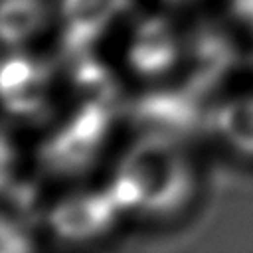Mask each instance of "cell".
Masks as SVG:
<instances>
[{"instance_id":"obj_1","label":"cell","mask_w":253,"mask_h":253,"mask_svg":"<svg viewBox=\"0 0 253 253\" xmlns=\"http://www.w3.org/2000/svg\"><path fill=\"white\" fill-rule=\"evenodd\" d=\"M121 172L136 178L142 188V206L152 211L178 208L190 192V176L182 156L160 134L138 140L125 156Z\"/></svg>"},{"instance_id":"obj_2","label":"cell","mask_w":253,"mask_h":253,"mask_svg":"<svg viewBox=\"0 0 253 253\" xmlns=\"http://www.w3.org/2000/svg\"><path fill=\"white\" fill-rule=\"evenodd\" d=\"M115 202L107 194L81 196L61 202L51 213L53 229L69 239H81L105 229L115 215Z\"/></svg>"},{"instance_id":"obj_3","label":"cell","mask_w":253,"mask_h":253,"mask_svg":"<svg viewBox=\"0 0 253 253\" xmlns=\"http://www.w3.org/2000/svg\"><path fill=\"white\" fill-rule=\"evenodd\" d=\"M126 4L128 0H63L65 47L71 53L83 51Z\"/></svg>"},{"instance_id":"obj_4","label":"cell","mask_w":253,"mask_h":253,"mask_svg":"<svg viewBox=\"0 0 253 253\" xmlns=\"http://www.w3.org/2000/svg\"><path fill=\"white\" fill-rule=\"evenodd\" d=\"M130 63L136 71L152 75L168 69L176 57L174 38L164 20H148L138 28L130 47Z\"/></svg>"},{"instance_id":"obj_5","label":"cell","mask_w":253,"mask_h":253,"mask_svg":"<svg viewBox=\"0 0 253 253\" xmlns=\"http://www.w3.org/2000/svg\"><path fill=\"white\" fill-rule=\"evenodd\" d=\"M136 117L160 128L188 130L198 119V107L190 93H152L136 103Z\"/></svg>"},{"instance_id":"obj_6","label":"cell","mask_w":253,"mask_h":253,"mask_svg":"<svg viewBox=\"0 0 253 253\" xmlns=\"http://www.w3.org/2000/svg\"><path fill=\"white\" fill-rule=\"evenodd\" d=\"M95 148H97L95 144L81 140L77 134L69 130V126H65L47 142L43 158L55 170L77 172L91 164L95 156Z\"/></svg>"},{"instance_id":"obj_7","label":"cell","mask_w":253,"mask_h":253,"mask_svg":"<svg viewBox=\"0 0 253 253\" xmlns=\"http://www.w3.org/2000/svg\"><path fill=\"white\" fill-rule=\"evenodd\" d=\"M43 22L40 0H4L0 12V32L6 43H20Z\"/></svg>"},{"instance_id":"obj_8","label":"cell","mask_w":253,"mask_h":253,"mask_svg":"<svg viewBox=\"0 0 253 253\" xmlns=\"http://www.w3.org/2000/svg\"><path fill=\"white\" fill-rule=\"evenodd\" d=\"M231 57V47L223 38L215 34H202L196 42V73L192 87H208L211 81H215V77H219L227 69Z\"/></svg>"},{"instance_id":"obj_9","label":"cell","mask_w":253,"mask_h":253,"mask_svg":"<svg viewBox=\"0 0 253 253\" xmlns=\"http://www.w3.org/2000/svg\"><path fill=\"white\" fill-rule=\"evenodd\" d=\"M221 132L241 150L253 152V99H237L219 111Z\"/></svg>"},{"instance_id":"obj_10","label":"cell","mask_w":253,"mask_h":253,"mask_svg":"<svg viewBox=\"0 0 253 253\" xmlns=\"http://www.w3.org/2000/svg\"><path fill=\"white\" fill-rule=\"evenodd\" d=\"M45 89H47V71L45 67L38 65L36 73L28 81L2 91V95L6 107L12 113H34L43 105Z\"/></svg>"},{"instance_id":"obj_11","label":"cell","mask_w":253,"mask_h":253,"mask_svg":"<svg viewBox=\"0 0 253 253\" xmlns=\"http://www.w3.org/2000/svg\"><path fill=\"white\" fill-rule=\"evenodd\" d=\"M107 125H109V115L107 111L97 105V103H87L77 115L75 119L67 125L69 130L73 134H77L81 140L85 142H91V144H99L101 136L105 134L107 130Z\"/></svg>"},{"instance_id":"obj_12","label":"cell","mask_w":253,"mask_h":253,"mask_svg":"<svg viewBox=\"0 0 253 253\" xmlns=\"http://www.w3.org/2000/svg\"><path fill=\"white\" fill-rule=\"evenodd\" d=\"M109 196L113 198L117 208H128V206H142V188L126 172H121L115 180L113 188L109 190Z\"/></svg>"},{"instance_id":"obj_13","label":"cell","mask_w":253,"mask_h":253,"mask_svg":"<svg viewBox=\"0 0 253 253\" xmlns=\"http://www.w3.org/2000/svg\"><path fill=\"white\" fill-rule=\"evenodd\" d=\"M36 69H38V65L30 63L24 57H10L2 69V91L22 85L36 73Z\"/></svg>"},{"instance_id":"obj_14","label":"cell","mask_w":253,"mask_h":253,"mask_svg":"<svg viewBox=\"0 0 253 253\" xmlns=\"http://www.w3.org/2000/svg\"><path fill=\"white\" fill-rule=\"evenodd\" d=\"M30 245L28 241L24 239L22 233L16 231V227H12L8 223V219H2V227H0V249L2 253H20V251H26Z\"/></svg>"},{"instance_id":"obj_15","label":"cell","mask_w":253,"mask_h":253,"mask_svg":"<svg viewBox=\"0 0 253 253\" xmlns=\"http://www.w3.org/2000/svg\"><path fill=\"white\" fill-rule=\"evenodd\" d=\"M75 79L81 83V85H95V83H101L105 79V71L99 63L95 61H81L77 65V71H75Z\"/></svg>"},{"instance_id":"obj_16","label":"cell","mask_w":253,"mask_h":253,"mask_svg":"<svg viewBox=\"0 0 253 253\" xmlns=\"http://www.w3.org/2000/svg\"><path fill=\"white\" fill-rule=\"evenodd\" d=\"M233 8L239 18L253 24V0H233Z\"/></svg>"}]
</instances>
